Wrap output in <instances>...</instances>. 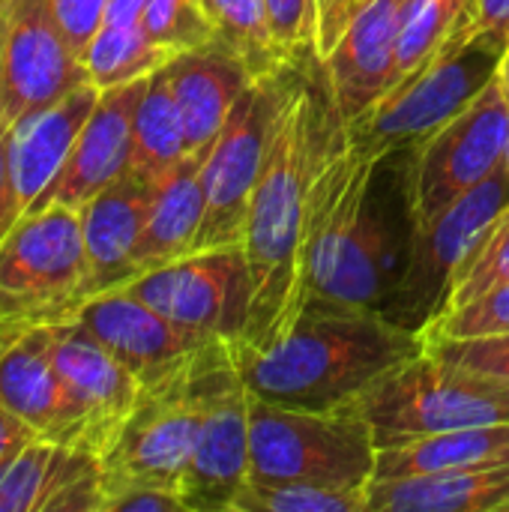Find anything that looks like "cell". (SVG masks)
<instances>
[{
    "label": "cell",
    "instance_id": "1",
    "mask_svg": "<svg viewBox=\"0 0 509 512\" xmlns=\"http://www.w3.org/2000/svg\"><path fill=\"white\" fill-rule=\"evenodd\" d=\"M339 123L345 120L336 108L324 57L306 48L297 57L291 96L246 216L243 255L249 264L252 303L240 342L249 348H270L303 315L300 264L309 195Z\"/></svg>",
    "mask_w": 509,
    "mask_h": 512
},
{
    "label": "cell",
    "instance_id": "2",
    "mask_svg": "<svg viewBox=\"0 0 509 512\" xmlns=\"http://www.w3.org/2000/svg\"><path fill=\"white\" fill-rule=\"evenodd\" d=\"M423 351L420 333L381 315H300L270 348L234 342L237 369L252 399L300 411H339Z\"/></svg>",
    "mask_w": 509,
    "mask_h": 512
},
{
    "label": "cell",
    "instance_id": "3",
    "mask_svg": "<svg viewBox=\"0 0 509 512\" xmlns=\"http://www.w3.org/2000/svg\"><path fill=\"white\" fill-rule=\"evenodd\" d=\"M369 423L375 447H399L420 438L509 423V384L456 369L429 348L381 375L345 405Z\"/></svg>",
    "mask_w": 509,
    "mask_h": 512
},
{
    "label": "cell",
    "instance_id": "4",
    "mask_svg": "<svg viewBox=\"0 0 509 512\" xmlns=\"http://www.w3.org/2000/svg\"><path fill=\"white\" fill-rule=\"evenodd\" d=\"M507 51V42L489 33L465 36L456 27L426 66L396 84L369 114L348 123L351 138L372 156L420 147L498 78Z\"/></svg>",
    "mask_w": 509,
    "mask_h": 512
},
{
    "label": "cell",
    "instance_id": "5",
    "mask_svg": "<svg viewBox=\"0 0 509 512\" xmlns=\"http://www.w3.org/2000/svg\"><path fill=\"white\" fill-rule=\"evenodd\" d=\"M84 300L90 264L78 210L51 204L21 216L0 243V327L63 324Z\"/></svg>",
    "mask_w": 509,
    "mask_h": 512
},
{
    "label": "cell",
    "instance_id": "6",
    "mask_svg": "<svg viewBox=\"0 0 509 512\" xmlns=\"http://www.w3.org/2000/svg\"><path fill=\"white\" fill-rule=\"evenodd\" d=\"M375 438L366 420L339 411H300L252 399L249 480H303L327 489H366L375 477Z\"/></svg>",
    "mask_w": 509,
    "mask_h": 512
},
{
    "label": "cell",
    "instance_id": "7",
    "mask_svg": "<svg viewBox=\"0 0 509 512\" xmlns=\"http://www.w3.org/2000/svg\"><path fill=\"white\" fill-rule=\"evenodd\" d=\"M201 348L141 381L129 417L99 459L102 501L123 486H156L180 495L201 426Z\"/></svg>",
    "mask_w": 509,
    "mask_h": 512
},
{
    "label": "cell",
    "instance_id": "8",
    "mask_svg": "<svg viewBox=\"0 0 509 512\" xmlns=\"http://www.w3.org/2000/svg\"><path fill=\"white\" fill-rule=\"evenodd\" d=\"M294 72L297 60H291L273 75L255 78L234 102L201 171L204 222L195 240V252L243 246L252 192L264 171L282 111L288 105Z\"/></svg>",
    "mask_w": 509,
    "mask_h": 512
},
{
    "label": "cell",
    "instance_id": "9",
    "mask_svg": "<svg viewBox=\"0 0 509 512\" xmlns=\"http://www.w3.org/2000/svg\"><path fill=\"white\" fill-rule=\"evenodd\" d=\"M507 210L509 171L507 165H501L480 186L465 192L438 219L417 231L408 267L387 294L381 318L423 336L441 318L459 267Z\"/></svg>",
    "mask_w": 509,
    "mask_h": 512
},
{
    "label": "cell",
    "instance_id": "10",
    "mask_svg": "<svg viewBox=\"0 0 509 512\" xmlns=\"http://www.w3.org/2000/svg\"><path fill=\"white\" fill-rule=\"evenodd\" d=\"M249 411L234 342L210 339L201 348V426L180 483L186 512H231L249 480Z\"/></svg>",
    "mask_w": 509,
    "mask_h": 512
},
{
    "label": "cell",
    "instance_id": "11",
    "mask_svg": "<svg viewBox=\"0 0 509 512\" xmlns=\"http://www.w3.org/2000/svg\"><path fill=\"white\" fill-rule=\"evenodd\" d=\"M117 291L204 336L240 342L249 324L252 282L243 246L192 252L135 276Z\"/></svg>",
    "mask_w": 509,
    "mask_h": 512
},
{
    "label": "cell",
    "instance_id": "12",
    "mask_svg": "<svg viewBox=\"0 0 509 512\" xmlns=\"http://www.w3.org/2000/svg\"><path fill=\"white\" fill-rule=\"evenodd\" d=\"M507 132L509 102L495 78L459 117L417 147L414 204L420 228L504 165Z\"/></svg>",
    "mask_w": 509,
    "mask_h": 512
},
{
    "label": "cell",
    "instance_id": "13",
    "mask_svg": "<svg viewBox=\"0 0 509 512\" xmlns=\"http://www.w3.org/2000/svg\"><path fill=\"white\" fill-rule=\"evenodd\" d=\"M54 369L63 387V447L105 456L129 417L141 381L78 321L51 327Z\"/></svg>",
    "mask_w": 509,
    "mask_h": 512
},
{
    "label": "cell",
    "instance_id": "14",
    "mask_svg": "<svg viewBox=\"0 0 509 512\" xmlns=\"http://www.w3.org/2000/svg\"><path fill=\"white\" fill-rule=\"evenodd\" d=\"M84 81V63L48 0H0V126H15Z\"/></svg>",
    "mask_w": 509,
    "mask_h": 512
},
{
    "label": "cell",
    "instance_id": "15",
    "mask_svg": "<svg viewBox=\"0 0 509 512\" xmlns=\"http://www.w3.org/2000/svg\"><path fill=\"white\" fill-rule=\"evenodd\" d=\"M147 78L108 87L99 93L93 114L87 117L66 165L54 177V183L36 198L33 210L63 204L81 210L90 198H96L105 186L123 177L132 165V138H135V108ZM27 216V213H24Z\"/></svg>",
    "mask_w": 509,
    "mask_h": 512
},
{
    "label": "cell",
    "instance_id": "16",
    "mask_svg": "<svg viewBox=\"0 0 509 512\" xmlns=\"http://www.w3.org/2000/svg\"><path fill=\"white\" fill-rule=\"evenodd\" d=\"M408 3L411 0H366L336 48L324 57L333 99L345 123L360 120L390 93Z\"/></svg>",
    "mask_w": 509,
    "mask_h": 512
},
{
    "label": "cell",
    "instance_id": "17",
    "mask_svg": "<svg viewBox=\"0 0 509 512\" xmlns=\"http://www.w3.org/2000/svg\"><path fill=\"white\" fill-rule=\"evenodd\" d=\"M0 512H102L99 456L24 441L0 459Z\"/></svg>",
    "mask_w": 509,
    "mask_h": 512
},
{
    "label": "cell",
    "instance_id": "18",
    "mask_svg": "<svg viewBox=\"0 0 509 512\" xmlns=\"http://www.w3.org/2000/svg\"><path fill=\"white\" fill-rule=\"evenodd\" d=\"M72 321H78L138 381L156 378L204 342L219 339L174 324L126 291H105L84 300Z\"/></svg>",
    "mask_w": 509,
    "mask_h": 512
},
{
    "label": "cell",
    "instance_id": "19",
    "mask_svg": "<svg viewBox=\"0 0 509 512\" xmlns=\"http://www.w3.org/2000/svg\"><path fill=\"white\" fill-rule=\"evenodd\" d=\"M153 189L156 183L126 171L78 210L90 264V297L117 291L135 279V249L150 213Z\"/></svg>",
    "mask_w": 509,
    "mask_h": 512
},
{
    "label": "cell",
    "instance_id": "20",
    "mask_svg": "<svg viewBox=\"0 0 509 512\" xmlns=\"http://www.w3.org/2000/svg\"><path fill=\"white\" fill-rule=\"evenodd\" d=\"M165 72L183 114L189 153L213 147L234 102L255 81L246 60L216 36L198 48L174 54L165 63Z\"/></svg>",
    "mask_w": 509,
    "mask_h": 512
},
{
    "label": "cell",
    "instance_id": "21",
    "mask_svg": "<svg viewBox=\"0 0 509 512\" xmlns=\"http://www.w3.org/2000/svg\"><path fill=\"white\" fill-rule=\"evenodd\" d=\"M99 87L84 81L63 99L21 117L9 129V174L21 216L30 213L36 198L54 183L66 165L87 117L96 108Z\"/></svg>",
    "mask_w": 509,
    "mask_h": 512
},
{
    "label": "cell",
    "instance_id": "22",
    "mask_svg": "<svg viewBox=\"0 0 509 512\" xmlns=\"http://www.w3.org/2000/svg\"><path fill=\"white\" fill-rule=\"evenodd\" d=\"M51 327H24L0 342V408L36 438L57 444L63 432V387L54 369Z\"/></svg>",
    "mask_w": 509,
    "mask_h": 512
},
{
    "label": "cell",
    "instance_id": "23",
    "mask_svg": "<svg viewBox=\"0 0 509 512\" xmlns=\"http://www.w3.org/2000/svg\"><path fill=\"white\" fill-rule=\"evenodd\" d=\"M207 150L186 153L165 177L156 180L150 213L135 249V276L165 267L195 252V240L204 222V183L201 171Z\"/></svg>",
    "mask_w": 509,
    "mask_h": 512
},
{
    "label": "cell",
    "instance_id": "24",
    "mask_svg": "<svg viewBox=\"0 0 509 512\" xmlns=\"http://www.w3.org/2000/svg\"><path fill=\"white\" fill-rule=\"evenodd\" d=\"M369 512H509V462L423 477L372 480Z\"/></svg>",
    "mask_w": 509,
    "mask_h": 512
},
{
    "label": "cell",
    "instance_id": "25",
    "mask_svg": "<svg viewBox=\"0 0 509 512\" xmlns=\"http://www.w3.org/2000/svg\"><path fill=\"white\" fill-rule=\"evenodd\" d=\"M507 462L509 423H495V426L444 432V435H432V438H420L411 444L378 450L372 480L423 477V474L507 465Z\"/></svg>",
    "mask_w": 509,
    "mask_h": 512
},
{
    "label": "cell",
    "instance_id": "26",
    "mask_svg": "<svg viewBox=\"0 0 509 512\" xmlns=\"http://www.w3.org/2000/svg\"><path fill=\"white\" fill-rule=\"evenodd\" d=\"M186 153H189V147H186L183 114H180V105L174 99L171 78L162 66L147 78V87H144L141 102L135 108V138H132L129 171L156 183Z\"/></svg>",
    "mask_w": 509,
    "mask_h": 512
},
{
    "label": "cell",
    "instance_id": "27",
    "mask_svg": "<svg viewBox=\"0 0 509 512\" xmlns=\"http://www.w3.org/2000/svg\"><path fill=\"white\" fill-rule=\"evenodd\" d=\"M174 54L156 45L141 24H102L93 42L87 45L81 63L87 81L99 90L132 84L150 78Z\"/></svg>",
    "mask_w": 509,
    "mask_h": 512
},
{
    "label": "cell",
    "instance_id": "28",
    "mask_svg": "<svg viewBox=\"0 0 509 512\" xmlns=\"http://www.w3.org/2000/svg\"><path fill=\"white\" fill-rule=\"evenodd\" d=\"M198 3L207 21L213 24L216 39L234 48L246 60L255 78L273 75L291 63L270 30L264 0H198Z\"/></svg>",
    "mask_w": 509,
    "mask_h": 512
},
{
    "label": "cell",
    "instance_id": "29",
    "mask_svg": "<svg viewBox=\"0 0 509 512\" xmlns=\"http://www.w3.org/2000/svg\"><path fill=\"white\" fill-rule=\"evenodd\" d=\"M366 489H327L303 480H246L231 512H369Z\"/></svg>",
    "mask_w": 509,
    "mask_h": 512
},
{
    "label": "cell",
    "instance_id": "30",
    "mask_svg": "<svg viewBox=\"0 0 509 512\" xmlns=\"http://www.w3.org/2000/svg\"><path fill=\"white\" fill-rule=\"evenodd\" d=\"M471 0H411L399 36V54L393 69V84H402L420 66H426L435 51L453 36Z\"/></svg>",
    "mask_w": 509,
    "mask_h": 512
},
{
    "label": "cell",
    "instance_id": "31",
    "mask_svg": "<svg viewBox=\"0 0 509 512\" xmlns=\"http://www.w3.org/2000/svg\"><path fill=\"white\" fill-rule=\"evenodd\" d=\"M141 27L171 54L198 48L216 36L198 0H147Z\"/></svg>",
    "mask_w": 509,
    "mask_h": 512
},
{
    "label": "cell",
    "instance_id": "32",
    "mask_svg": "<svg viewBox=\"0 0 509 512\" xmlns=\"http://www.w3.org/2000/svg\"><path fill=\"white\" fill-rule=\"evenodd\" d=\"M509 333V282L486 291L483 297L441 315L426 333V345L450 342V339H483Z\"/></svg>",
    "mask_w": 509,
    "mask_h": 512
},
{
    "label": "cell",
    "instance_id": "33",
    "mask_svg": "<svg viewBox=\"0 0 509 512\" xmlns=\"http://www.w3.org/2000/svg\"><path fill=\"white\" fill-rule=\"evenodd\" d=\"M435 357L444 363L495 378L509 384V333L504 336H483V339H450V342H432L426 345Z\"/></svg>",
    "mask_w": 509,
    "mask_h": 512
},
{
    "label": "cell",
    "instance_id": "34",
    "mask_svg": "<svg viewBox=\"0 0 509 512\" xmlns=\"http://www.w3.org/2000/svg\"><path fill=\"white\" fill-rule=\"evenodd\" d=\"M270 30L288 60H297L306 48H315L318 36V0H264Z\"/></svg>",
    "mask_w": 509,
    "mask_h": 512
},
{
    "label": "cell",
    "instance_id": "35",
    "mask_svg": "<svg viewBox=\"0 0 509 512\" xmlns=\"http://www.w3.org/2000/svg\"><path fill=\"white\" fill-rule=\"evenodd\" d=\"M48 3H51V15H54L60 33L66 36V42L72 45V51L78 57H84L87 45L105 24L108 0H48Z\"/></svg>",
    "mask_w": 509,
    "mask_h": 512
},
{
    "label": "cell",
    "instance_id": "36",
    "mask_svg": "<svg viewBox=\"0 0 509 512\" xmlns=\"http://www.w3.org/2000/svg\"><path fill=\"white\" fill-rule=\"evenodd\" d=\"M102 512H186L177 492L156 486H123L105 495Z\"/></svg>",
    "mask_w": 509,
    "mask_h": 512
},
{
    "label": "cell",
    "instance_id": "37",
    "mask_svg": "<svg viewBox=\"0 0 509 512\" xmlns=\"http://www.w3.org/2000/svg\"><path fill=\"white\" fill-rule=\"evenodd\" d=\"M459 30L465 36L489 33L507 42L509 48V0H471L459 21Z\"/></svg>",
    "mask_w": 509,
    "mask_h": 512
},
{
    "label": "cell",
    "instance_id": "38",
    "mask_svg": "<svg viewBox=\"0 0 509 512\" xmlns=\"http://www.w3.org/2000/svg\"><path fill=\"white\" fill-rule=\"evenodd\" d=\"M366 0H318V36H315V51L321 57H327L339 36L345 33V27L351 24V18L357 15V9Z\"/></svg>",
    "mask_w": 509,
    "mask_h": 512
},
{
    "label": "cell",
    "instance_id": "39",
    "mask_svg": "<svg viewBox=\"0 0 509 512\" xmlns=\"http://www.w3.org/2000/svg\"><path fill=\"white\" fill-rule=\"evenodd\" d=\"M9 129L12 126H0V243L21 219V207L15 198L12 174H9Z\"/></svg>",
    "mask_w": 509,
    "mask_h": 512
},
{
    "label": "cell",
    "instance_id": "40",
    "mask_svg": "<svg viewBox=\"0 0 509 512\" xmlns=\"http://www.w3.org/2000/svg\"><path fill=\"white\" fill-rule=\"evenodd\" d=\"M30 438H36V435L0 408V459L9 456L15 447H21V444L30 441Z\"/></svg>",
    "mask_w": 509,
    "mask_h": 512
},
{
    "label": "cell",
    "instance_id": "41",
    "mask_svg": "<svg viewBox=\"0 0 509 512\" xmlns=\"http://www.w3.org/2000/svg\"><path fill=\"white\" fill-rule=\"evenodd\" d=\"M147 0H108L105 24H141Z\"/></svg>",
    "mask_w": 509,
    "mask_h": 512
},
{
    "label": "cell",
    "instance_id": "42",
    "mask_svg": "<svg viewBox=\"0 0 509 512\" xmlns=\"http://www.w3.org/2000/svg\"><path fill=\"white\" fill-rule=\"evenodd\" d=\"M498 81H501L504 87H509V51H507V57H504V63H501V72H498Z\"/></svg>",
    "mask_w": 509,
    "mask_h": 512
},
{
    "label": "cell",
    "instance_id": "43",
    "mask_svg": "<svg viewBox=\"0 0 509 512\" xmlns=\"http://www.w3.org/2000/svg\"><path fill=\"white\" fill-rule=\"evenodd\" d=\"M504 87V84H501ZM504 96H507V102H509V87H504ZM504 165H507V171H509V132H507V150H504Z\"/></svg>",
    "mask_w": 509,
    "mask_h": 512
}]
</instances>
